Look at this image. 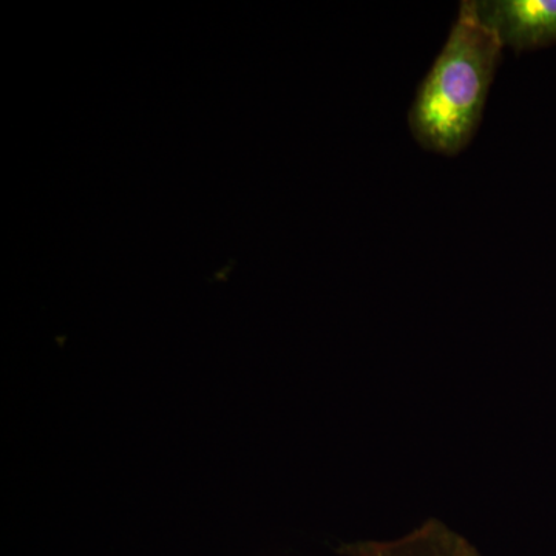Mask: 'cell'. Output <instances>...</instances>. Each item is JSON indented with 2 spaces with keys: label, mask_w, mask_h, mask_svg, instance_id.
Instances as JSON below:
<instances>
[{
  "label": "cell",
  "mask_w": 556,
  "mask_h": 556,
  "mask_svg": "<svg viewBox=\"0 0 556 556\" xmlns=\"http://www.w3.org/2000/svg\"><path fill=\"white\" fill-rule=\"evenodd\" d=\"M343 556H482L466 538L438 519H427L408 535L391 541H358L340 548Z\"/></svg>",
  "instance_id": "3"
},
{
  "label": "cell",
  "mask_w": 556,
  "mask_h": 556,
  "mask_svg": "<svg viewBox=\"0 0 556 556\" xmlns=\"http://www.w3.org/2000/svg\"><path fill=\"white\" fill-rule=\"evenodd\" d=\"M475 21L517 53L556 46V0H466Z\"/></svg>",
  "instance_id": "2"
},
{
  "label": "cell",
  "mask_w": 556,
  "mask_h": 556,
  "mask_svg": "<svg viewBox=\"0 0 556 556\" xmlns=\"http://www.w3.org/2000/svg\"><path fill=\"white\" fill-rule=\"evenodd\" d=\"M503 46L460 3L455 25L408 110L417 144L438 155L456 156L475 138Z\"/></svg>",
  "instance_id": "1"
}]
</instances>
